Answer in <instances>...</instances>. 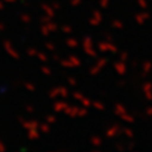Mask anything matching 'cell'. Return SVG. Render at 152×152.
<instances>
[{
  "label": "cell",
  "mask_w": 152,
  "mask_h": 152,
  "mask_svg": "<svg viewBox=\"0 0 152 152\" xmlns=\"http://www.w3.org/2000/svg\"><path fill=\"white\" fill-rule=\"evenodd\" d=\"M98 50L100 52H112V53H117L118 47L109 41H102L98 43Z\"/></svg>",
  "instance_id": "1"
},
{
  "label": "cell",
  "mask_w": 152,
  "mask_h": 152,
  "mask_svg": "<svg viewBox=\"0 0 152 152\" xmlns=\"http://www.w3.org/2000/svg\"><path fill=\"white\" fill-rule=\"evenodd\" d=\"M122 129H123V127L121 124H118V123H115V124H112V127L107 129L105 136L108 138H113V137H115V136L122 134Z\"/></svg>",
  "instance_id": "2"
},
{
  "label": "cell",
  "mask_w": 152,
  "mask_h": 152,
  "mask_svg": "<svg viewBox=\"0 0 152 152\" xmlns=\"http://www.w3.org/2000/svg\"><path fill=\"white\" fill-rule=\"evenodd\" d=\"M102 22H103V14L99 12V10H94V12H93V17L89 19V23H90L91 26L96 27V26L100 24Z\"/></svg>",
  "instance_id": "3"
},
{
  "label": "cell",
  "mask_w": 152,
  "mask_h": 152,
  "mask_svg": "<svg viewBox=\"0 0 152 152\" xmlns=\"http://www.w3.org/2000/svg\"><path fill=\"white\" fill-rule=\"evenodd\" d=\"M142 90L145 93V98L146 100L152 102V83L151 81H146L142 84Z\"/></svg>",
  "instance_id": "4"
},
{
  "label": "cell",
  "mask_w": 152,
  "mask_h": 152,
  "mask_svg": "<svg viewBox=\"0 0 152 152\" xmlns=\"http://www.w3.org/2000/svg\"><path fill=\"white\" fill-rule=\"evenodd\" d=\"M114 70H115V72L118 74V75H121V76H123V75H126V72H127V65H126V62H123V61H117L115 64H114Z\"/></svg>",
  "instance_id": "5"
},
{
  "label": "cell",
  "mask_w": 152,
  "mask_h": 152,
  "mask_svg": "<svg viewBox=\"0 0 152 152\" xmlns=\"http://www.w3.org/2000/svg\"><path fill=\"white\" fill-rule=\"evenodd\" d=\"M151 18V14L148 12H141V13H137L134 15V20L138 23V24H143L146 20H148Z\"/></svg>",
  "instance_id": "6"
},
{
  "label": "cell",
  "mask_w": 152,
  "mask_h": 152,
  "mask_svg": "<svg viewBox=\"0 0 152 152\" xmlns=\"http://www.w3.org/2000/svg\"><path fill=\"white\" fill-rule=\"evenodd\" d=\"M77 109L79 107H75V105H67L65 108V113L67 114V115H70L71 118H75V117H77Z\"/></svg>",
  "instance_id": "7"
},
{
  "label": "cell",
  "mask_w": 152,
  "mask_h": 152,
  "mask_svg": "<svg viewBox=\"0 0 152 152\" xmlns=\"http://www.w3.org/2000/svg\"><path fill=\"white\" fill-rule=\"evenodd\" d=\"M152 71V61H145L142 64V76H146Z\"/></svg>",
  "instance_id": "8"
},
{
  "label": "cell",
  "mask_w": 152,
  "mask_h": 152,
  "mask_svg": "<svg viewBox=\"0 0 152 152\" xmlns=\"http://www.w3.org/2000/svg\"><path fill=\"white\" fill-rule=\"evenodd\" d=\"M126 112H127V109H126V107L123 105V104L117 103L115 105H114V114H117L118 117L122 115V114H123V113H126Z\"/></svg>",
  "instance_id": "9"
},
{
  "label": "cell",
  "mask_w": 152,
  "mask_h": 152,
  "mask_svg": "<svg viewBox=\"0 0 152 152\" xmlns=\"http://www.w3.org/2000/svg\"><path fill=\"white\" fill-rule=\"evenodd\" d=\"M83 50H84L85 53H86L88 56H90V57H96L98 56V52L93 48V46H83Z\"/></svg>",
  "instance_id": "10"
},
{
  "label": "cell",
  "mask_w": 152,
  "mask_h": 152,
  "mask_svg": "<svg viewBox=\"0 0 152 152\" xmlns=\"http://www.w3.org/2000/svg\"><path fill=\"white\" fill-rule=\"evenodd\" d=\"M69 60H70V62L72 64L74 69H75V67H79V66H81V60H80L77 56H75V55H71Z\"/></svg>",
  "instance_id": "11"
},
{
  "label": "cell",
  "mask_w": 152,
  "mask_h": 152,
  "mask_svg": "<svg viewBox=\"0 0 152 152\" xmlns=\"http://www.w3.org/2000/svg\"><path fill=\"white\" fill-rule=\"evenodd\" d=\"M119 117H121V119L123 122H126V123H133V122H134V117H133L132 114H128L127 112L123 113L122 115H119Z\"/></svg>",
  "instance_id": "12"
},
{
  "label": "cell",
  "mask_w": 152,
  "mask_h": 152,
  "mask_svg": "<svg viewBox=\"0 0 152 152\" xmlns=\"http://www.w3.org/2000/svg\"><path fill=\"white\" fill-rule=\"evenodd\" d=\"M90 142H91V145L94 147H100L102 143H103V141H102V138L99 136H93L91 138H90Z\"/></svg>",
  "instance_id": "13"
},
{
  "label": "cell",
  "mask_w": 152,
  "mask_h": 152,
  "mask_svg": "<svg viewBox=\"0 0 152 152\" xmlns=\"http://www.w3.org/2000/svg\"><path fill=\"white\" fill-rule=\"evenodd\" d=\"M123 27H124V24H123V22L119 20V19H114L112 22V28H114V29L121 31V29H123Z\"/></svg>",
  "instance_id": "14"
},
{
  "label": "cell",
  "mask_w": 152,
  "mask_h": 152,
  "mask_svg": "<svg viewBox=\"0 0 152 152\" xmlns=\"http://www.w3.org/2000/svg\"><path fill=\"white\" fill-rule=\"evenodd\" d=\"M66 107H67V104H66L65 102H57L53 108H55L56 112H64Z\"/></svg>",
  "instance_id": "15"
},
{
  "label": "cell",
  "mask_w": 152,
  "mask_h": 152,
  "mask_svg": "<svg viewBox=\"0 0 152 152\" xmlns=\"http://www.w3.org/2000/svg\"><path fill=\"white\" fill-rule=\"evenodd\" d=\"M66 45L71 47V48H76V47L79 46V41L75 39V38H69V39L66 41Z\"/></svg>",
  "instance_id": "16"
},
{
  "label": "cell",
  "mask_w": 152,
  "mask_h": 152,
  "mask_svg": "<svg viewBox=\"0 0 152 152\" xmlns=\"http://www.w3.org/2000/svg\"><path fill=\"white\" fill-rule=\"evenodd\" d=\"M91 105L96 109V110H104V109H105V107H104V104L102 103V102H93L91 103Z\"/></svg>",
  "instance_id": "17"
},
{
  "label": "cell",
  "mask_w": 152,
  "mask_h": 152,
  "mask_svg": "<svg viewBox=\"0 0 152 152\" xmlns=\"http://www.w3.org/2000/svg\"><path fill=\"white\" fill-rule=\"evenodd\" d=\"M102 71V69L100 67H98L96 65H94V66H91V67L89 69V72H90V75H98L99 72Z\"/></svg>",
  "instance_id": "18"
},
{
  "label": "cell",
  "mask_w": 152,
  "mask_h": 152,
  "mask_svg": "<svg viewBox=\"0 0 152 152\" xmlns=\"http://www.w3.org/2000/svg\"><path fill=\"white\" fill-rule=\"evenodd\" d=\"M122 133H124L128 138H133V136H134V133H133V131L131 129V128H123Z\"/></svg>",
  "instance_id": "19"
},
{
  "label": "cell",
  "mask_w": 152,
  "mask_h": 152,
  "mask_svg": "<svg viewBox=\"0 0 152 152\" xmlns=\"http://www.w3.org/2000/svg\"><path fill=\"white\" fill-rule=\"evenodd\" d=\"M80 103H81V105L85 107V108L91 107V100H90V99H88V98H85V96L81 99V100H80Z\"/></svg>",
  "instance_id": "20"
},
{
  "label": "cell",
  "mask_w": 152,
  "mask_h": 152,
  "mask_svg": "<svg viewBox=\"0 0 152 152\" xmlns=\"http://www.w3.org/2000/svg\"><path fill=\"white\" fill-rule=\"evenodd\" d=\"M86 114H88V108L83 107V108H79L77 109V117H85Z\"/></svg>",
  "instance_id": "21"
},
{
  "label": "cell",
  "mask_w": 152,
  "mask_h": 152,
  "mask_svg": "<svg viewBox=\"0 0 152 152\" xmlns=\"http://www.w3.org/2000/svg\"><path fill=\"white\" fill-rule=\"evenodd\" d=\"M107 64H108V60L107 58H99L96 61V66H98V67H100V69H103Z\"/></svg>",
  "instance_id": "22"
},
{
  "label": "cell",
  "mask_w": 152,
  "mask_h": 152,
  "mask_svg": "<svg viewBox=\"0 0 152 152\" xmlns=\"http://www.w3.org/2000/svg\"><path fill=\"white\" fill-rule=\"evenodd\" d=\"M83 46H93V38L86 36L84 38V41H83Z\"/></svg>",
  "instance_id": "23"
},
{
  "label": "cell",
  "mask_w": 152,
  "mask_h": 152,
  "mask_svg": "<svg viewBox=\"0 0 152 152\" xmlns=\"http://www.w3.org/2000/svg\"><path fill=\"white\" fill-rule=\"evenodd\" d=\"M128 57H129V55H128L127 51H123L122 53L119 55V60L123 61V62H126V61H128Z\"/></svg>",
  "instance_id": "24"
},
{
  "label": "cell",
  "mask_w": 152,
  "mask_h": 152,
  "mask_svg": "<svg viewBox=\"0 0 152 152\" xmlns=\"http://www.w3.org/2000/svg\"><path fill=\"white\" fill-rule=\"evenodd\" d=\"M72 98L75 99V100H77V102H80L81 99L84 98V95L81 94V91H75L74 94H72Z\"/></svg>",
  "instance_id": "25"
},
{
  "label": "cell",
  "mask_w": 152,
  "mask_h": 152,
  "mask_svg": "<svg viewBox=\"0 0 152 152\" xmlns=\"http://www.w3.org/2000/svg\"><path fill=\"white\" fill-rule=\"evenodd\" d=\"M99 4H100L102 9H107L109 7V0H99Z\"/></svg>",
  "instance_id": "26"
},
{
  "label": "cell",
  "mask_w": 152,
  "mask_h": 152,
  "mask_svg": "<svg viewBox=\"0 0 152 152\" xmlns=\"http://www.w3.org/2000/svg\"><path fill=\"white\" fill-rule=\"evenodd\" d=\"M60 95H62L64 98H67L69 96V91L66 88H60Z\"/></svg>",
  "instance_id": "27"
},
{
  "label": "cell",
  "mask_w": 152,
  "mask_h": 152,
  "mask_svg": "<svg viewBox=\"0 0 152 152\" xmlns=\"http://www.w3.org/2000/svg\"><path fill=\"white\" fill-rule=\"evenodd\" d=\"M137 3H138V5L142 9H147V1L146 0H137Z\"/></svg>",
  "instance_id": "28"
},
{
  "label": "cell",
  "mask_w": 152,
  "mask_h": 152,
  "mask_svg": "<svg viewBox=\"0 0 152 152\" xmlns=\"http://www.w3.org/2000/svg\"><path fill=\"white\" fill-rule=\"evenodd\" d=\"M81 3H83V0H70V4L72 7H79Z\"/></svg>",
  "instance_id": "29"
},
{
  "label": "cell",
  "mask_w": 152,
  "mask_h": 152,
  "mask_svg": "<svg viewBox=\"0 0 152 152\" xmlns=\"http://www.w3.org/2000/svg\"><path fill=\"white\" fill-rule=\"evenodd\" d=\"M62 31L65 33H72V27H70V26H64L62 27Z\"/></svg>",
  "instance_id": "30"
},
{
  "label": "cell",
  "mask_w": 152,
  "mask_h": 152,
  "mask_svg": "<svg viewBox=\"0 0 152 152\" xmlns=\"http://www.w3.org/2000/svg\"><path fill=\"white\" fill-rule=\"evenodd\" d=\"M67 83H69V84L71 85V86H75V85L77 84V81H76V79H75V77H69Z\"/></svg>",
  "instance_id": "31"
},
{
  "label": "cell",
  "mask_w": 152,
  "mask_h": 152,
  "mask_svg": "<svg viewBox=\"0 0 152 152\" xmlns=\"http://www.w3.org/2000/svg\"><path fill=\"white\" fill-rule=\"evenodd\" d=\"M146 117H152V107H148L146 109Z\"/></svg>",
  "instance_id": "32"
},
{
  "label": "cell",
  "mask_w": 152,
  "mask_h": 152,
  "mask_svg": "<svg viewBox=\"0 0 152 152\" xmlns=\"http://www.w3.org/2000/svg\"><path fill=\"white\" fill-rule=\"evenodd\" d=\"M115 148H117L118 151H124V150H126V147L123 146L122 143H117V145H115Z\"/></svg>",
  "instance_id": "33"
},
{
  "label": "cell",
  "mask_w": 152,
  "mask_h": 152,
  "mask_svg": "<svg viewBox=\"0 0 152 152\" xmlns=\"http://www.w3.org/2000/svg\"><path fill=\"white\" fill-rule=\"evenodd\" d=\"M133 148H134V143H133V142H129L128 146L126 147V150H133Z\"/></svg>",
  "instance_id": "34"
},
{
  "label": "cell",
  "mask_w": 152,
  "mask_h": 152,
  "mask_svg": "<svg viewBox=\"0 0 152 152\" xmlns=\"http://www.w3.org/2000/svg\"><path fill=\"white\" fill-rule=\"evenodd\" d=\"M56 95H60V88L53 90V93H51V96H56Z\"/></svg>",
  "instance_id": "35"
},
{
  "label": "cell",
  "mask_w": 152,
  "mask_h": 152,
  "mask_svg": "<svg viewBox=\"0 0 152 152\" xmlns=\"http://www.w3.org/2000/svg\"><path fill=\"white\" fill-rule=\"evenodd\" d=\"M105 41H109V42H113V37L110 34H105Z\"/></svg>",
  "instance_id": "36"
},
{
  "label": "cell",
  "mask_w": 152,
  "mask_h": 152,
  "mask_svg": "<svg viewBox=\"0 0 152 152\" xmlns=\"http://www.w3.org/2000/svg\"><path fill=\"white\" fill-rule=\"evenodd\" d=\"M124 85H126V81H123V80L118 81V86H124Z\"/></svg>",
  "instance_id": "37"
},
{
  "label": "cell",
  "mask_w": 152,
  "mask_h": 152,
  "mask_svg": "<svg viewBox=\"0 0 152 152\" xmlns=\"http://www.w3.org/2000/svg\"><path fill=\"white\" fill-rule=\"evenodd\" d=\"M46 8V10H47V13L48 14H51V15H53V12H52V9H50V8H47V7H45Z\"/></svg>",
  "instance_id": "38"
},
{
  "label": "cell",
  "mask_w": 152,
  "mask_h": 152,
  "mask_svg": "<svg viewBox=\"0 0 152 152\" xmlns=\"http://www.w3.org/2000/svg\"><path fill=\"white\" fill-rule=\"evenodd\" d=\"M55 121H56V118H55V117H48V122L52 123V122H55Z\"/></svg>",
  "instance_id": "39"
},
{
  "label": "cell",
  "mask_w": 152,
  "mask_h": 152,
  "mask_svg": "<svg viewBox=\"0 0 152 152\" xmlns=\"http://www.w3.org/2000/svg\"><path fill=\"white\" fill-rule=\"evenodd\" d=\"M132 66H133V67H136V66H137V61H133V62H132Z\"/></svg>",
  "instance_id": "40"
},
{
  "label": "cell",
  "mask_w": 152,
  "mask_h": 152,
  "mask_svg": "<svg viewBox=\"0 0 152 152\" xmlns=\"http://www.w3.org/2000/svg\"><path fill=\"white\" fill-rule=\"evenodd\" d=\"M53 7H55L56 9H58V8H60V4H57V3H56V4H53Z\"/></svg>",
  "instance_id": "41"
},
{
  "label": "cell",
  "mask_w": 152,
  "mask_h": 152,
  "mask_svg": "<svg viewBox=\"0 0 152 152\" xmlns=\"http://www.w3.org/2000/svg\"><path fill=\"white\" fill-rule=\"evenodd\" d=\"M47 47H48V48H50V50H53V46H52V45H48V46H47Z\"/></svg>",
  "instance_id": "42"
},
{
  "label": "cell",
  "mask_w": 152,
  "mask_h": 152,
  "mask_svg": "<svg viewBox=\"0 0 152 152\" xmlns=\"http://www.w3.org/2000/svg\"><path fill=\"white\" fill-rule=\"evenodd\" d=\"M43 131H48V127H47V126H43Z\"/></svg>",
  "instance_id": "43"
}]
</instances>
